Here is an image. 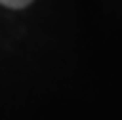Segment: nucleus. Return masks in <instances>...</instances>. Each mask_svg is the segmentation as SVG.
Masks as SVG:
<instances>
[{"instance_id":"nucleus-1","label":"nucleus","mask_w":122,"mask_h":120,"mask_svg":"<svg viewBox=\"0 0 122 120\" xmlns=\"http://www.w3.org/2000/svg\"><path fill=\"white\" fill-rule=\"evenodd\" d=\"M32 0H0V4H4V6H11V9H24V6H28Z\"/></svg>"}]
</instances>
